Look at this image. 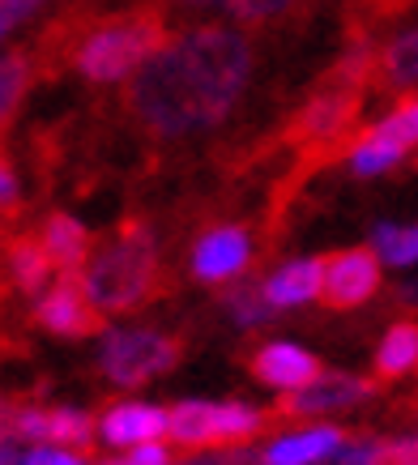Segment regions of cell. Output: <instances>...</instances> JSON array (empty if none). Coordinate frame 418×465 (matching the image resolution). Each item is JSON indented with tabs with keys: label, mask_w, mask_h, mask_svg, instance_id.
<instances>
[{
	"label": "cell",
	"mask_w": 418,
	"mask_h": 465,
	"mask_svg": "<svg viewBox=\"0 0 418 465\" xmlns=\"http://www.w3.org/2000/svg\"><path fill=\"white\" fill-rule=\"evenodd\" d=\"M252 77V43L231 26H196L128 77V112L158 137L223 124Z\"/></svg>",
	"instance_id": "6da1fadb"
},
{
	"label": "cell",
	"mask_w": 418,
	"mask_h": 465,
	"mask_svg": "<svg viewBox=\"0 0 418 465\" xmlns=\"http://www.w3.org/2000/svg\"><path fill=\"white\" fill-rule=\"evenodd\" d=\"M82 282L103 316L107 312H133L145 299H154V291L163 286V269H158V252H154L145 223H133V218L120 223L112 243H103L95 261L85 265Z\"/></svg>",
	"instance_id": "7a4b0ae2"
},
{
	"label": "cell",
	"mask_w": 418,
	"mask_h": 465,
	"mask_svg": "<svg viewBox=\"0 0 418 465\" xmlns=\"http://www.w3.org/2000/svg\"><path fill=\"white\" fill-rule=\"evenodd\" d=\"M167 26L158 14H124L103 22L77 43V73L95 85L124 82L167 47Z\"/></svg>",
	"instance_id": "3957f363"
},
{
	"label": "cell",
	"mask_w": 418,
	"mask_h": 465,
	"mask_svg": "<svg viewBox=\"0 0 418 465\" xmlns=\"http://www.w3.org/2000/svg\"><path fill=\"white\" fill-rule=\"evenodd\" d=\"M184 346L158 329H107L103 346H98V367L103 376L120 389H137V384L163 376L180 363Z\"/></svg>",
	"instance_id": "277c9868"
},
{
	"label": "cell",
	"mask_w": 418,
	"mask_h": 465,
	"mask_svg": "<svg viewBox=\"0 0 418 465\" xmlns=\"http://www.w3.org/2000/svg\"><path fill=\"white\" fill-rule=\"evenodd\" d=\"M261 414L235 401H180L171 410V436L193 449H223V444H244L261 431Z\"/></svg>",
	"instance_id": "5b68a950"
},
{
	"label": "cell",
	"mask_w": 418,
	"mask_h": 465,
	"mask_svg": "<svg viewBox=\"0 0 418 465\" xmlns=\"http://www.w3.org/2000/svg\"><path fill=\"white\" fill-rule=\"evenodd\" d=\"M35 321L56 333V338H90L103 333V312L95 308V299L85 295V282L77 273H60V282L39 299Z\"/></svg>",
	"instance_id": "8992f818"
},
{
	"label": "cell",
	"mask_w": 418,
	"mask_h": 465,
	"mask_svg": "<svg viewBox=\"0 0 418 465\" xmlns=\"http://www.w3.org/2000/svg\"><path fill=\"white\" fill-rule=\"evenodd\" d=\"M380 291V256L372 248H346L324 261V286L321 299L333 312L359 308Z\"/></svg>",
	"instance_id": "52a82bcc"
},
{
	"label": "cell",
	"mask_w": 418,
	"mask_h": 465,
	"mask_svg": "<svg viewBox=\"0 0 418 465\" xmlns=\"http://www.w3.org/2000/svg\"><path fill=\"white\" fill-rule=\"evenodd\" d=\"M252 376L269 389H282V393H304L321 381V363L316 354H307L304 346H291V341H269L252 354Z\"/></svg>",
	"instance_id": "ba28073f"
},
{
	"label": "cell",
	"mask_w": 418,
	"mask_h": 465,
	"mask_svg": "<svg viewBox=\"0 0 418 465\" xmlns=\"http://www.w3.org/2000/svg\"><path fill=\"white\" fill-rule=\"evenodd\" d=\"M248 265H252V243L248 231H239V226L205 231L193 248V273L201 282H231Z\"/></svg>",
	"instance_id": "9c48e42d"
},
{
	"label": "cell",
	"mask_w": 418,
	"mask_h": 465,
	"mask_svg": "<svg viewBox=\"0 0 418 465\" xmlns=\"http://www.w3.org/2000/svg\"><path fill=\"white\" fill-rule=\"evenodd\" d=\"M158 436H171V410L141 406V401H124L112 406L98 419V440L112 449H141V444H158Z\"/></svg>",
	"instance_id": "30bf717a"
},
{
	"label": "cell",
	"mask_w": 418,
	"mask_h": 465,
	"mask_svg": "<svg viewBox=\"0 0 418 465\" xmlns=\"http://www.w3.org/2000/svg\"><path fill=\"white\" fill-rule=\"evenodd\" d=\"M14 436L43 440V444H60V449H82L90 436H98V427L90 423V414L82 410H35L17 406L14 410Z\"/></svg>",
	"instance_id": "8fae6325"
},
{
	"label": "cell",
	"mask_w": 418,
	"mask_h": 465,
	"mask_svg": "<svg viewBox=\"0 0 418 465\" xmlns=\"http://www.w3.org/2000/svg\"><path fill=\"white\" fill-rule=\"evenodd\" d=\"M350 440L342 436V427H304V431H291V436L274 440L256 465H321L324 457H337V452L346 449Z\"/></svg>",
	"instance_id": "7c38bea8"
},
{
	"label": "cell",
	"mask_w": 418,
	"mask_h": 465,
	"mask_svg": "<svg viewBox=\"0 0 418 465\" xmlns=\"http://www.w3.org/2000/svg\"><path fill=\"white\" fill-rule=\"evenodd\" d=\"M376 393V384L372 381H359V376H342V371H329L321 381L304 389L299 397L291 401H282L274 414H324V410H342V406H354L363 397Z\"/></svg>",
	"instance_id": "4fadbf2b"
},
{
	"label": "cell",
	"mask_w": 418,
	"mask_h": 465,
	"mask_svg": "<svg viewBox=\"0 0 418 465\" xmlns=\"http://www.w3.org/2000/svg\"><path fill=\"white\" fill-rule=\"evenodd\" d=\"M43 252L52 261V269L60 273H77L82 265H90V235L85 226L69 213H52L43 223Z\"/></svg>",
	"instance_id": "5bb4252c"
},
{
	"label": "cell",
	"mask_w": 418,
	"mask_h": 465,
	"mask_svg": "<svg viewBox=\"0 0 418 465\" xmlns=\"http://www.w3.org/2000/svg\"><path fill=\"white\" fill-rule=\"evenodd\" d=\"M321 286H324V261H291V265H282L278 273L265 278L269 303L278 312L299 308L307 299H321Z\"/></svg>",
	"instance_id": "9a60e30c"
},
{
	"label": "cell",
	"mask_w": 418,
	"mask_h": 465,
	"mask_svg": "<svg viewBox=\"0 0 418 465\" xmlns=\"http://www.w3.org/2000/svg\"><path fill=\"white\" fill-rule=\"evenodd\" d=\"M414 367H418V321H397L376 351V376L380 381H397V376L414 371Z\"/></svg>",
	"instance_id": "2e32d148"
},
{
	"label": "cell",
	"mask_w": 418,
	"mask_h": 465,
	"mask_svg": "<svg viewBox=\"0 0 418 465\" xmlns=\"http://www.w3.org/2000/svg\"><path fill=\"white\" fill-rule=\"evenodd\" d=\"M9 273H14L17 291L39 295L43 286H47V273H52V261L43 252V240H14L9 243Z\"/></svg>",
	"instance_id": "e0dca14e"
},
{
	"label": "cell",
	"mask_w": 418,
	"mask_h": 465,
	"mask_svg": "<svg viewBox=\"0 0 418 465\" xmlns=\"http://www.w3.org/2000/svg\"><path fill=\"white\" fill-rule=\"evenodd\" d=\"M223 303H226V312L235 316V324H244V329H252V324H265V321H274V316H278V308L269 303L265 282H239V286H231V291L223 295Z\"/></svg>",
	"instance_id": "ac0fdd59"
},
{
	"label": "cell",
	"mask_w": 418,
	"mask_h": 465,
	"mask_svg": "<svg viewBox=\"0 0 418 465\" xmlns=\"http://www.w3.org/2000/svg\"><path fill=\"white\" fill-rule=\"evenodd\" d=\"M402 150L393 142H384L376 128H367L363 137H354V145H350V167H354V175H380V171H389L402 163Z\"/></svg>",
	"instance_id": "d6986e66"
},
{
	"label": "cell",
	"mask_w": 418,
	"mask_h": 465,
	"mask_svg": "<svg viewBox=\"0 0 418 465\" xmlns=\"http://www.w3.org/2000/svg\"><path fill=\"white\" fill-rule=\"evenodd\" d=\"M372 252L384 265H414L418 261V226H393L380 223L372 231Z\"/></svg>",
	"instance_id": "ffe728a7"
},
{
	"label": "cell",
	"mask_w": 418,
	"mask_h": 465,
	"mask_svg": "<svg viewBox=\"0 0 418 465\" xmlns=\"http://www.w3.org/2000/svg\"><path fill=\"white\" fill-rule=\"evenodd\" d=\"M380 73L389 85H414L418 82V30H405L384 47L380 56Z\"/></svg>",
	"instance_id": "44dd1931"
},
{
	"label": "cell",
	"mask_w": 418,
	"mask_h": 465,
	"mask_svg": "<svg viewBox=\"0 0 418 465\" xmlns=\"http://www.w3.org/2000/svg\"><path fill=\"white\" fill-rule=\"evenodd\" d=\"M30 85V60L26 52H5L0 56V128L9 124V115L17 112V103Z\"/></svg>",
	"instance_id": "7402d4cb"
},
{
	"label": "cell",
	"mask_w": 418,
	"mask_h": 465,
	"mask_svg": "<svg viewBox=\"0 0 418 465\" xmlns=\"http://www.w3.org/2000/svg\"><path fill=\"white\" fill-rule=\"evenodd\" d=\"M376 133L384 137V142L397 145L402 154H405V150H414V145H418V99H414V94L397 103V107H393V112L376 124Z\"/></svg>",
	"instance_id": "603a6c76"
},
{
	"label": "cell",
	"mask_w": 418,
	"mask_h": 465,
	"mask_svg": "<svg viewBox=\"0 0 418 465\" xmlns=\"http://www.w3.org/2000/svg\"><path fill=\"white\" fill-rule=\"evenodd\" d=\"M299 5V0H226V9L239 17V22H248V26H265V22H278L286 17Z\"/></svg>",
	"instance_id": "cb8c5ba5"
},
{
	"label": "cell",
	"mask_w": 418,
	"mask_h": 465,
	"mask_svg": "<svg viewBox=\"0 0 418 465\" xmlns=\"http://www.w3.org/2000/svg\"><path fill=\"white\" fill-rule=\"evenodd\" d=\"M39 9H43V0H0V39L22 26L30 14H39Z\"/></svg>",
	"instance_id": "d4e9b609"
},
{
	"label": "cell",
	"mask_w": 418,
	"mask_h": 465,
	"mask_svg": "<svg viewBox=\"0 0 418 465\" xmlns=\"http://www.w3.org/2000/svg\"><path fill=\"white\" fill-rule=\"evenodd\" d=\"M98 465H171V452L163 444H141V449H128L124 457H112V461Z\"/></svg>",
	"instance_id": "484cf974"
},
{
	"label": "cell",
	"mask_w": 418,
	"mask_h": 465,
	"mask_svg": "<svg viewBox=\"0 0 418 465\" xmlns=\"http://www.w3.org/2000/svg\"><path fill=\"white\" fill-rule=\"evenodd\" d=\"M380 465H418V436L384 444V449H380Z\"/></svg>",
	"instance_id": "4316f807"
},
{
	"label": "cell",
	"mask_w": 418,
	"mask_h": 465,
	"mask_svg": "<svg viewBox=\"0 0 418 465\" xmlns=\"http://www.w3.org/2000/svg\"><path fill=\"white\" fill-rule=\"evenodd\" d=\"M26 465H90V461L73 449H30Z\"/></svg>",
	"instance_id": "83f0119b"
},
{
	"label": "cell",
	"mask_w": 418,
	"mask_h": 465,
	"mask_svg": "<svg viewBox=\"0 0 418 465\" xmlns=\"http://www.w3.org/2000/svg\"><path fill=\"white\" fill-rule=\"evenodd\" d=\"M184 465H252L248 452H205V457H193Z\"/></svg>",
	"instance_id": "f1b7e54d"
},
{
	"label": "cell",
	"mask_w": 418,
	"mask_h": 465,
	"mask_svg": "<svg viewBox=\"0 0 418 465\" xmlns=\"http://www.w3.org/2000/svg\"><path fill=\"white\" fill-rule=\"evenodd\" d=\"M14 201H17V180L9 171V163L0 158V205H14Z\"/></svg>",
	"instance_id": "f546056e"
},
{
	"label": "cell",
	"mask_w": 418,
	"mask_h": 465,
	"mask_svg": "<svg viewBox=\"0 0 418 465\" xmlns=\"http://www.w3.org/2000/svg\"><path fill=\"white\" fill-rule=\"evenodd\" d=\"M0 465H26V452H17L14 444L0 440Z\"/></svg>",
	"instance_id": "4dcf8cb0"
},
{
	"label": "cell",
	"mask_w": 418,
	"mask_h": 465,
	"mask_svg": "<svg viewBox=\"0 0 418 465\" xmlns=\"http://www.w3.org/2000/svg\"><path fill=\"white\" fill-rule=\"evenodd\" d=\"M9 431H14V406H9V401L0 397V440L9 436Z\"/></svg>",
	"instance_id": "1f68e13d"
},
{
	"label": "cell",
	"mask_w": 418,
	"mask_h": 465,
	"mask_svg": "<svg viewBox=\"0 0 418 465\" xmlns=\"http://www.w3.org/2000/svg\"><path fill=\"white\" fill-rule=\"evenodd\" d=\"M397 295H402L405 303H418V282H405L402 291H397Z\"/></svg>",
	"instance_id": "d6a6232c"
},
{
	"label": "cell",
	"mask_w": 418,
	"mask_h": 465,
	"mask_svg": "<svg viewBox=\"0 0 418 465\" xmlns=\"http://www.w3.org/2000/svg\"><path fill=\"white\" fill-rule=\"evenodd\" d=\"M180 5H193V9H201V5H218V0H180Z\"/></svg>",
	"instance_id": "836d02e7"
}]
</instances>
